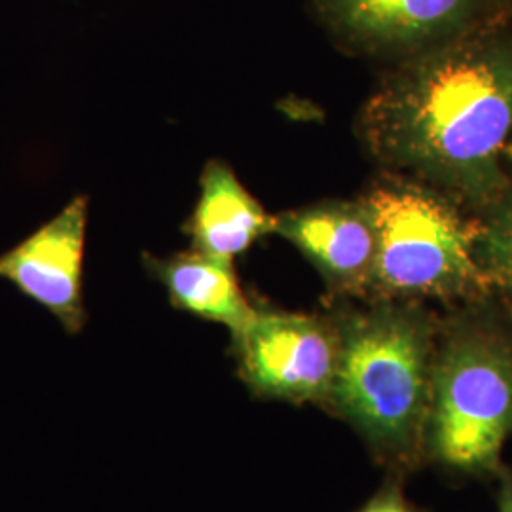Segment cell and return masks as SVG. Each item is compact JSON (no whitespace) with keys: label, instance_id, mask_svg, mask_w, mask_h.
<instances>
[{"label":"cell","instance_id":"obj_1","mask_svg":"<svg viewBox=\"0 0 512 512\" xmlns=\"http://www.w3.org/2000/svg\"><path fill=\"white\" fill-rule=\"evenodd\" d=\"M359 131L380 164L482 213L512 183L511 21L395 63Z\"/></svg>","mask_w":512,"mask_h":512},{"label":"cell","instance_id":"obj_2","mask_svg":"<svg viewBox=\"0 0 512 512\" xmlns=\"http://www.w3.org/2000/svg\"><path fill=\"white\" fill-rule=\"evenodd\" d=\"M332 313L342 359L327 410L348 421L387 473L410 475L425 463L440 317L397 300Z\"/></svg>","mask_w":512,"mask_h":512},{"label":"cell","instance_id":"obj_3","mask_svg":"<svg viewBox=\"0 0 512 512\" xmlns=\"http://www.w3.org/2000/svg\"><path fill=\"white\" fill-rule=\"evenodd\" d=\"M512 435V317L494 298L440 317L431 376L425 463L497 476Z\"/></svg>","mask_w":512,"mask_h":512},{"label":"cell","instance_id":"obj_4","mask_svg":"<svg viewBox=\"0 0 512 512\" xmlns=\"http://www.w3.org/2000/svg\"><path fill=\"white\" fill-rule=\"evenodd\" d=\"M361 198L376 226L366 300L454 308L492 298L476 262L478 217L467 207L412 177H387Z\"/></svg>","mask_w":512,"mask_h":512},{"label":"cell","instance_id":"obj_5","mask_svg":"<svg viewBox=\"0 0 512 512\" xmlns=\"http://www.w3.org/2000/svg\"><path fill=\"white\" fill-rule=\"evenodd\" d=\"M239 378L266 401L329 408L342 359V336L334 317L264 310L232 334Z\"/></svg>","mask_w":512,"mask_h":512},{"label":"cell","instance_id":"obj_6","mask_svg":"<svg viewBox=\"0 0 512 512\" xmlns=\"http://www.w3.org/2000/svg\"><path fill=\"white\" fill-rule=\"evenodd\" d=\"M310 4L340 46L393 65L512 19L509 0H310Z\"/></svg>","mask_w":512,"mask_h":512},{"label":"cell","instance_id":"obj_7","mask_svg":"<svg viewBox=\"0 0 512 512\" xmlns=\"http://www.w3.org/2000/svg\"><path fill=\"white\" fill-rule=\"evenodd\" d=\"M88 203L86 196L74 198L57 217L0 255V279L50 311L69 334H78L88 321L82 298Z\"/></svg>","mask_w":512,"mask_h":512},{"label":"cell","instance_id":"obj_8","mask_svg":"<svg viewBox=\"0 0 512 512\" xmlns=\"http://www.w3.org/2000/svg\"><path fill=\"white\" fill-rule=\"evenodd\" d=\"M274 234L300 251L334 296L366 300L376 260V226L363 198L279 213Z\"/></svg>","mask_w":512,"mask_h":512},{"label":"cell","instance_id":"obj_9","mask_svg":"<svg viewBox=\"0 0 512 512\" xmlns=\"http://www.w3.org/2000/svg\"><path fill=\"white\" fill-rule=\"evenodd\" d=\"M274 220L239 183L230 165L211 160L203 167L200 198L184 230L192 239V249L234 262L258 239L274 234Z\"/></svg>","mask_w":512,"mask_h":512},{"label":"cell","instance_id":"obj_10","mask_svg":"<svg viewBox=\"0 0 512 512\" xmlns=\"http://www.w3.org/2000/svg\"><path fill=\"white\" fill-rule=\"evenodd\" d=\"M143 262L177 310L224 325L230 334L255 315L256 306L243 293L232 260L192 249L165 258L145 253Z\"/></svg>","mask_w":512,"mask_h":512},{"label":"cell","instance_id":"obj_11","mask_svg":"<svg viewBox=\"0 0 512 512\" xmlns=\"http://www.w3.org/2000/svg\"><path fill=\"white\" fill-rule=\"evenodd\" d=\"M478 217L475 255L490 296L512 317V183Z\"/></svg>","mask_w":512,"mask_h":512},{"label":"cell","instance_id":"obj_12","mask_svg":"<svg viewBox=\"0 0 512 512\" xmlns=\"http://www.w3.org/2000/svg\"><path fill=\"white\" fill-rule=\"evenodd\" d=\"M404 476L387 473L380 490L355 512H425L404 494Z\"/></svg>","mask_w":512,"mask_h":512},{"label":"cell","instance_id":"obj_13","mask_svg":"<svg viewBox=\"0 0 512 512\" xmlns=\"http://www.w3.org/2000/svg\"><path fill=\"white\" fill-rule=\"evenodd\" d=\"M499 478V494H497V505L499 512H512V471L507 467H501L497 473Z\"/></svg>","mask_w":512,"mask_h":512},{"label":"cell","instance_id":"obj_14","mask_svg":"<svg viewBox=\"0 0 512 512\" xmlns=\"http://www.w3.org/2000/svg\"><path fill=\"white\" fill-rule=\"evenodd\" d=\"M511 158H512V148H511Z\"/></svg>","mask_w":512,"mask_h":512},{"label":"cell","instance_id":"obj_15","mask_svg":"<svg viewBox=\"0 0 512 512\" xmlns=\"http://www.w3.org/2000/svg\"><path fill=\"white\" fill-rule=\"evenodd\" d=\"M509 2H511V6H512V0H509Z\"/></svg>","mask_w":512,"mask_h":512}]
</instances>
